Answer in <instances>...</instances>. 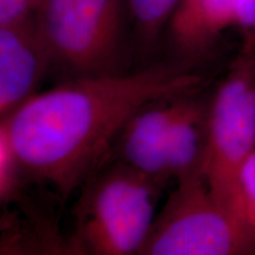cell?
<instances>
[{"mask_svg": "<svg viewBox=\"0 0 255 255\" xmlns=\"http://www.w3.org/2000/svg\"><path fill=\"white\" fill-rule=\"evenodd\" d=\"M194 66L163 62L135 72L66 78L1 120L25 169L66 201L109 161L128 120L167 95L199 90Z\"/></svg>", "mask_w": 255, "mask_h": 255, "instance_id": "cell-1", "label": "cell"}, {"mask_svg": "<svg viewBox=\"0 0 255 255\" xmlns=\"http://www.w3.org/2000/svg\"><path fill=\"white\" fill-rule=\"evenodd\" d=\"M163 184L121 159L105 162L81 187L72 210V250L92 255L138 254L156 218Z\"/></svg>", "mask_w": 255, "mask_h": 255, "instance_id": "cell-2", "label": "cell"}, {"mask_svg": "<svg viewBox=\"0 0 255 255\" xmlns=\"http://www.w3.org/2000/svg\"><path fill=\"white\" fill-rule=\"evenodd\" d=\"M33 18L66 78L127 72V0H40Z\"/></svg>", "mask_w": 255, "mask_h": 255, "instance_id": "cell-3", "label": "cell"}, {"mask_svg": "<svg viewBox=\"0 0 255 255\" xmlns=\"http://www.w3.org/2000/svg\"><path fill=\"white\" fill-rule=\"evenodd\" d=\"M176 183L138 255H255V235L202 175Z\"/></svg>", "mask_w": 255, "mask_h": 255, "instance_id": "cell-4", "label": "cell"}, {"mask_svg": "<svg viewBox=\"0 0 255 255\" xmlns=\"http://www.w3.org/2000/svg\"><path fill=\"white\" fill-rule=\"evenodd\" d=\"M254 149L255 34L242 32L240 49L207 102V144L201 171L210 189L231 208L238 168Z\"/></svg>", "mask_w": 255, "mask_h": 255, "instance_id": "cell-5", "label": "cell"}, {"mask_svg": "<svg viewBox=\"0 0 255 255\" xmlns=\"http://www.w3.org/2000/svg\"><path fill=\"white\" fill-rule=\"evenodd\" d=\"M52 69L33 15L0 25V117L6 119L37 94Z\"/></svg>", "mask_w": 255, "mask_h": 255, "instance_id": "cell-6", "label": "cell"}, {"mask_svg": "<svg viewBox=\"0 0 255 255\" xmlns=\"http://www.w3.org/2000/svg\"><path fill=\"white\" fill-rule=\"evenodd\" d=\"M186 94L167 95L142 105L128 120L117 138L115 145H119V159L161 182H167L169 130Z\"/></svg>", "mask_w": 255, "mask_h": 255, "instance_id": "cell-7", "label": "cell"}, {"mask_svg": "<svg viewBox=\"0 0 255 255\" xmlns=\"http://www.w3.org/2000/svg\"><path fill=\"white\" fill-rule=\"evenodd\" d=\"M207 102L201 100L196 90L181 100L168 135L169 180L177 182L202 171L207 144Z\"/></svg>", "mask_w": 255, "mask_h": 255, "instance_id": "cell-8", "label": "cell"}, {"mask_svg": "<svg viewBox=\"0 0 255 255\" xmlns=\"http://www.w3.org/2000/svg\"><path fill=\"white\" fill-rule=\"evenodd\" d=\"M181 0H127L129 20L141 45H154L168 27Z\"/></svg>", "mask_w": 255, "mask_h": 255, "instance_id": "cell-9", "label": "cell"}, {"mask_svg": "<svg viewBox=\"0 0 255 255\" xmlns=\"http://www.w3.org/2000/svg\"><path fill=\"white\" fill-rule=\"evenodd\" d=\"M25 169L15 152L4 124L0 123V201L15 202L21 196Z\"/></svg>", "mask_w": 255, "mask_h": 255, "instance_id": "cell-10", "label": "cell"}, {"mask_svg": "<svg viewBox=\"0 0 255 255\" xmlns=\"http://www.w3.org/2000/svg\"><path fill=\"white\" fill-rule=\"evenodd\" d=\"M232 208L255 235V149L238 168Z\"/></svg>", "mask_w": 255, "mask_h": 255, "instance_id": "cell-11", "label": "cell"}, {"mask_svg": "<svg viewBox=\"0 0 255 255\" xmlns=\"http://www.w3.org/2000/svg\"><path fill=\"white\" fill-rule=\"evenodd\" d=\"M39 2L40 0H0V25L32 17Z\"/></svg>", "mask_w": 255, "mask_h": 255, "instance_id": "cell-12", "label": "cell"}, {"mask_svg": "<svg viewBox=\"0 0 255 255\" xmlns=\"http://www.w3.org/2000/svg\"><path fill=\"white\" fill-rule=\"evenodd\" d=\"M237 27L255 34V0H239Z\"/></svg>", "mask_w": 255, "mask_h": 255, "instance_id": "cell-13", "label": "cell"}, {"mask_svg": "<svg viewBox=\"0 0 255 255\" xmlns=\"http://www.w3.org/2000/svg\"><path fill=\"white\" fill-rule=\"evenodd\" d=\"M196 2H197V0H181L180 5H178L176 11H175V13L170 21L177 20V19H181V18H183L184 15H187L191 11V9H193V7L195 6Z\"/></svg>", "mask_w": 255, "mask_h": 255, "instance_id": "cell-14", "label": "cell"}]
</instances>
